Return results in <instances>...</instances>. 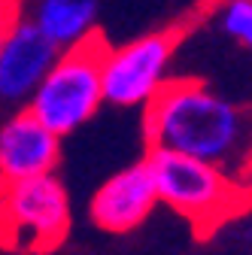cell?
<instances>
[{
  "label": "cell",
  "mask_w": 252,
  "mask_h": 255,
  "mask_svg": "<svg viewBox=\"0 0 252 255\" xmlns=\"http://www.w3.org/2000/svg\"><path fill=\"white\" fill-rule=\"evenodd\" d=\"M149 149H173L246 179L252 173V110L198 79H167L146 104Z\"/></svg>",
  "instance_id": "obj_1"
},
{
  "label": "cell",
  "mask_w": 252,
  "mask_h": 255,
  "mask_svg": "<svg viewBox=\"0 0 252 255\" xmlns=\"http://www.w3.org/2000/svg\"><path fill=\"white\" fill-rule=\"evenodd\" d=\"M146 164L152 170L158 204L192 222L198 234H213L222 222L252 207V185H246V179H237L195 155L152 146Z\"/></svg>",
  "instance_id": "obj_2"
},
{
  "label": "cell",
  "mask_w": 252,
  "mask_h": 255,
  "mask_svg": "<svg viewBox=\"0 0 252 255\" xmlns=\"http://www.w3.org/2000/svg\"><path fill=\"white\" fill-rule=\"evenodd\" d=\"M104 55L107 43L98 34L85 37L82 43L64 46L24 101L30 116H37L58 137L73 134L88 119H94V113L104 104Z\"/></svg>",
  "instance_id": "obj_3"
},
{
  "label": "cell",
  "mask_w": 252,
  "mask_h": 255,
  "mask_svg": "<svg viewBox=\"0 0 252 255\" xmlns=\"http://www.w3.org/2000/svg\"><path fill=\"white\" fill-rule=\"evenodd\" d=\"M70 231L67 188L52 173L0 182V246L9 252H52Z\"/></svg>",
  "instance_id": "obj_4"
},
{
  "label": "cell",
  "mask_w": 252,
  "mask_h": 255,
  "mask_svg": "<svg viewBox=\"0 0 252 255\" xmlns=\"http://www.w3.org/2000/svg\"><path fill=\"white\" fill-rule=\"evenodd\" d=\"M179 30H155L119 49H107L101 67L104 104L146 107L167 82V67L179 46Z\"/></svg>",
  "instance_id": "obj_5"
},
{
  "label": "cell",
  "mask_w": 252,
  "mask_h": 255,
  "mask_svg": "<svg viewBox=\"0 0 252 255\" xmlns=\"http://www.w3.org/2000/svg\"><path fill=\"white\" fill-rule=\"evenodd\" d=\"M155 204H158V195H155L152 170L143 158V161L113 173L94 191L88 204V216L107 234H128L152 216Z\"/></svg>",
  "instance_id": "obj_6"
},
{
  "label": "cell",
  "mask_w": 252,
  "mask_h": 255,
  "mask_svg": "<svg viewBox=\"0 0 252 255\" xmlns=\"http://www.w3.org/2000/svg\"><path fill=\"white\" fill-rule=\"evenodd\" d=\"M58 52L61 49L34 21L15 18L0 43V101L24 104Z\"/></svg>",
  "instance_id": "obj_7"
},
{
  "label": "cell",
  "mask_w": 252,
  "mask_h": 255,
  "mask_svg": "<svg viewBox=\"0 0 252 255\" xmlns=\"http://www.w3.org/2000/svg\"><path fill=\"white\" fill-rule=\"evenodd\" d=\"M61 158V137L30 116V110L15 113L0 128V182L24 179L37 173H52Z\"/></svg>",
  "instance_id": "obj_8"
},
{
  "label": "cell",
  "mask_w": 252,
  "mask_h": 255,
  "mask_svg": "<svg viewBox=\"0 0 252 255\" xmlns=\"http://www.w3.org/2000/svg\"><path fill=\"white\" fill-rule=\"evenodd\" d=\"M34 21L58 46H73L94 34L98 24V0H37Z\"/></svg>",
  "instance_id": "obj_9"
},
{
  "label": "cell",
  "mask_w": 252,
  "mask_h": 255,
  "mask_svg": "<svg viewBox=\"0 0 252 255\" xmlns=\"http://www.w3.org/2000/svg\"><path fill=\"white\" fill-rule=\"evenodd\" d=\"M219 27L234 43L252 49V0H225L219 6Z\"/></svg>",
  "instance_id": "obj_10"
},
{
  "label": "cell",
  "mask_w": 252,
  "mask_h": 255,
  "mask_svg": "<svg viewBox=\"0 0 252 255\" xmlns=\"http://www.w3.org/2000/svg\"><path fill=\"white\" fill-rule=\"evenodd\" d=\"M18 15H15V6H12V0H0V43H3V37H6V30L12 27V21H15Z\"/></svg>",
  "instance_id": "obj_11"
}]
</instances>
